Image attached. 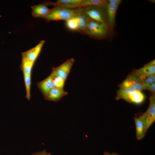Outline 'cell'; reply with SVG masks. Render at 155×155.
<instances>
[{"label": "cell", "mask_w": 155, "mask_h": 155, "mask_svg": "<svg viewBox=\"0 0 155 155\" xmlns=\"http://www.w3.org/2000/svg\"><path fill=\"white\" fill-rule=\"evenodd\" d=\"M112 31L113 30L108 24L99 22L89 18L86 34L92 38L103 40L112 33Z\"/></svg>", "instance_id": "cell-1"}, {"label": "cell", "mask_w": 155, "mask_h": 155, "mask_svg": "<svg viewBox=\"0 0 155 155\" xmlns=\"http://www.w3.org/2000/svg\"><path fill=\"white\" fill-rule=\"evenodd\" d=\"M146 97L142 91L129 89L120 88L117 91L115 99H123L127 102L137 105L143 104Z\"/></svg>", "instance_id": "cell-2"}, {"label": "cell", "mask_w": 155, "mask_h": 155, "mask_svg": "<svg viewBox=\"0 0 155 155\" xmlns=\"http://www.w3.org/2000/svg\"><path fill=\"white\" fill-rule=\"evenodd\" d=\"M78 12L77 8L69 9L55 7L52 9L50 12L43 19L46 21L64 20L65 21L75 16Z\"/></svg>", "instance_id": "cell-3"}, {"label": "cell", "mask_w": 155, "mask_h": 155, "mask_svg": "<svg viewBox=\"0 0 155 155\" xmlns=\"http://www.w3.org/2000/svg\"><path fill=\"white\" fill-rule=\"evenodd\" d=\"M150 103L146 111L139 114L143 120L147 130L155 121V95L152 94L149 97Z\"/></svg>", "instance_id": "cell-4"}, {"label": "cell", "mask_w": 155, "mask_h": 155, "mask_svg": "<svg viewBox=\"0 0 155 155\" xmlns=\"http://www.w3.org/2000/svg\"><path fill=\"white\" fill-rule=\"evenodd\" d=\"M82 8L85 14L90 19L108 25L106 9L94 6H90Z\"/></svg>", "instance_id": "cell-5"}, {"label": "cell", "mask_w": 155, "mask_h": 155, "mask_svg": "<svg viewBox=\"0 0 155 155\" xmlns=\"http://www.w3.org/2000/svg\"><path fill=\"white\" fill-rule=\"evenodd\" d=\"M74 61V59L71 58L59 66L53 67L51 75L60 77L66 80Z\"/></svg>", "instance_id": "cell-6"}, {"label": "cell", "mask_w": 155, "mask_h": 155, "mask_svg": "<svg viewBox=\"0 0 155 155\" xmlns=\"http://www.w3.org/2000/svg\"><path fill=\"white\" fill-rule=\"evenodd\" d=\"M120 88L131 89L142 91L145 89L141 83L132 73H129L125 80L119 84Z\"/></svg>", "instance_id": "cell-7"}, {"label": "cell", "mask_w": 155, "mask_h": 155, "mask_svg": "<svg viewBox=\"0 0 155 155\" xmlns=\"http://www.w3.org/2000/svg\"><path fill=\"white\" fill-rule=\"evenodd\" d=\"M83 0H58L56 2L45 1L43 2L47 6L53 5L55 7H64L69 9L81 8Z\"/></svg>", "instance_id": "cell-8"}, {"label": "cell", "mask_w": 155, "mask_h": 155, "mask_svg": "<svg viewBox=\"0 0 155 155\" xmlns=\"http://www.w3.org/2000/svg\"><path fill=\"white\" fill-rule=\"evenodd\" d=\"M45 42V40H41L34 47L22 52V59L35 62L40 54Z\"/></svg>", "instance_id": "cell-9"}, {"label": "cell", "mask_w": 155, "mask_h": 155, "mask_svg": "<svg viewBox=\"0 0 155 155\" xmlns=\"http://www.w3.org/2000/svg\"><path fill=\"white\" fill-rule=\"evenodd\" d=\"M134 119L135 125L136 138L137 140H140L145 137L148 130L143 120L138 113L135 115Z\"/></svg>", "instance_id": "cell-10"}, {"label": "cell", "mask_w": 155, "mask_h": 155, "mask_svg": "<svg viewBox=\"0 0 155 155\" xmlns=\"http://www.w3.org/2000/svg\"><path fill=\"white\" fill-rule=\"evenodd\" d=\"M75 16L78 23V30L80 33L86 34V28L89 18L85 14L82 8H77Z\"/></svg>", "instance_id": "cell-11"}, {"label": "cell", "mask_w": 155, "mask_h": 155, "mask_svg": "<svg viewBox=\"0 0 155 155\" xmlns=\"http://www.w3.org/2000/svg\"><path fill=\"white\" fill-rule=\"evenodd\" d=\"M119 6L108 3L106 9L108 24L113 30L115 24V18Z\"/></svg>", "instance_id": "cell-12"}, {"label": "cell", "mask_w": 155, "mask_h": 155, "mask_svg": "<svg viewBox=\"0 0 155 155\" xmlns=\"http://www.w3.org/2000/svg\"><path fill=\"white\" fill-rule=\"evenodd\" d=\"M67 94L64 89L53 87L44 97L46 100L58 102Z\"/></svg>", "instance_id": "cell-13"}, {"label": "cell", "mask_w": 155, "mask_h": 155, "mask_svg": "<svg viewBox=\"0 0 155 155\" xmlns=\"http://www.w3.org/2000/svg\"><path fill=\"white\" fill-rule=\"evenodd\" d=\"M47 6L43 3L31 6V14L34 18H43L51 11Z\"/></svg>", "instance_id": "cell-14"}, {"label": "cell", "mask_w": 155, "mask_h": 155, "mask_svg": "<svg viewBox=\"0 0 155 155\" xmlns=\"http://www.w3.org/2000/svg\"><path fill=\"white\" fill-rule=\"evenodd\" d=\"M40 91L44 97L53 88L52 78L50 75L44 80L37 84Z\"/></svg>", "instance_id": "cell-15"}, {"label": "cell", "mask_w": 155, "mask_h": 155, "mask_svg": "<svg viewBox=\"0 0 155 155\" xmlns=\"http://www.w3.org/2000/svg\"><path fill=\"white\" fill-rule=\"evenodd\" d=\"M131 73L142 84L155 83V75H148L139 71L137 69L133 70Z\"/></svg>", "instance_id": "cell-16"}, {"label": "cell", "mask_w": 155, "mask_h": 155, "mask_svg": "<svg viewBox=\"0 0 155 155\" xmlns=\"http://www.w3.org/2000/svg\"><path fill=\"white\" fill-rule=\"evenodd\" d=\"M108 3L106 0H83L81 8L94 6L106 9Z\"/></svg>", "instance_id": "cell-17"}, {"label": "cell", "mask_w": 155, "mask_h": 155, "mask_svg": "<svg viewBox=\"0 0 155 155\" xmlns=\"http://www.w3.org/2000/svg\"><path fill=\"white\" fill-rule=\"evenodd\" d=\"M139 71L148 75L155 74V61L154 59L145 65L143 67L137 69Z\"/></svg>", "instance_id": "cell-18"}, {"label": "cell", "mask_w": 155, "mask_h": 155, "mask_svg": "<svg viewBox=\"0 0 155 155\" xmlns=\"http://www.w3.org/2000/svg\"><path fill=\"white\" fill-rule=\"evenodd\" d=\"M35 62L27 60L22 59L20 68L23 73L31 75L32 69Z\"/></svg>", "instance_id": "cell-19"}, {"label": "cell", "mask_w": 155, "mask_h": 155, "mask_svg": "<svg viewBox=\"0 0 155 155\" xmlns=\"http://www.w3.org/2000/svg\"><path fill=\"white\" fill-rule=\"evenodd\" d=\"M23 75L26 90V98L30 100L31 98V75L23 74Z\"/></svg>", "instance_id": "cell-20"}, {"label": "cell", "mask_w": 155, "mask_h": 155, "mask_svg": "<svg viewBox=\"0 0 155 155\" xmlns=\"http://www.w3.org/2000/svg\"><path fill=\"white\" fill-rule=\"evenodd\" d=\"M50 75L52 78L53 87L64 89L66 80L60 77Z\"/></svg>", "instance_id": "cell-21"}, {"label": "cell", "mask_w": 155, "mask_h": 155, "mask_svg": "<svg viewBox=\"0 0 155 155\" xmlns=\"http://www.w3.org/2000/svg\"><path fill=\"white\" fill-rule=\"evenodd\" d=\"M66 25L67 28L70 30L78 31V23L75 16L66 21Z\"/></svg>", "instance_id": "cell-22"}, {"label": "cell", "mask_w": 155, "mask_h": 155, "mask_svg": "<svg viewBox=\"0 0 155 155\" xmlns=\"http://www.w3.org/2000/svg\"><path fill=\"white\" fill-rule=\"evenodd\" d=\"M145 90H147L153 93H155V83L142 84Z\"/></svg>", "instance_id": "cell-23"}, {"label": "cell", "mask_w": 155, "mask_h": 155, "mask_svg": "<svg viewBox=\"0 0 155 155\" xmlns=\"http://www.w3.org/2000/svg\"><path fill=\"white\" fill-rule=\"evenodd\" d=\"M50 153L47 152L46 150H43L34 153L32 155H51Z\"/></svg>", "instance_id": "cell-24"}, {"label": "cell", "mask_w": 155, "mask_h": 155, "mask_svg": "<svg viewBox=\"0 0 155 155\" xmlns=\"http://www.w3.org/2000/svg\"><path fill=\"white\" fill-rule=\"evenodd\" d=\"M108 2L109 3L119 6L121 3L122 1L121 0H108Z\"/></svg>", "instance_id": "cell-25"}, {"label": "cell", "mask_w": 155, "mask_h": 155, "mask_svg": "<svg viewBox=\"0 0 155 155\" xmlns=\"http://www.w3.org/2000/svg\"><path fill=\"white\" fill-rule=\"evenodd\" d=\"M103 155H120L115 152H113L112 153L109 152H104Z\"/></svg>", "instance_id": "cell-26"}]
</instances>
